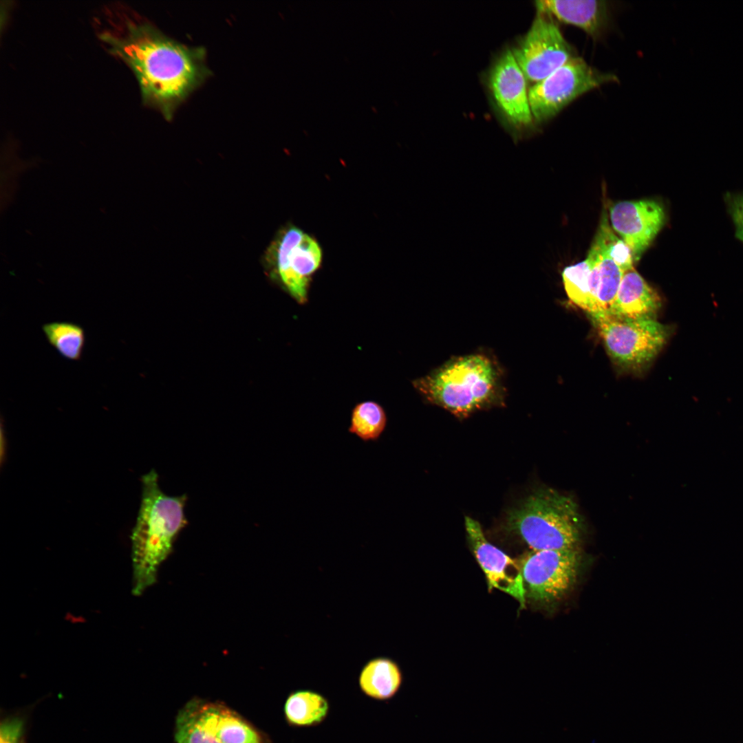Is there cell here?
Masks as SVG:
<instances>
[{"instance_id": "obj_11", "label": "cell", "mask_w": 743, "mask_h": 743, "mask_svg": "<svg viewBox=\"0 0 743 743\" xmlns=\"http://www.w3.org/2000/svg\"><path fill=\"white\" fill-rule=\"evenodd\" d=\"M465 528L469 543L485 574L488 589L499 590L524 605L526 592L519 561L489 543L476 520L466 517Z\"/></svg>"}, {"instance_id": "obj_3", "label": "cell", "mask_w": 743, "mask_h": 743, "mask_svg": "<svg viewBox=\"0 0 743 743\" xmlns=\"http://www.w3.org/2000/svg\"><path fill=\"white\" fill-rule=\"evenodd\" d=\"M142 493L131 533L133 594H141L155 581L158 569L170 554L178 533L187 524L185 495L169 496L155 470L142 477Z\"/></svg>"}, {"instance_id": "obj_19", "label": "cell", "mask_w": 743, "mask_h": 743, "mask_svg": "<svg viewBox=\"0 0 743 743\" xmlns=\"http://www.w3.org/2000/svg\"><path fill=\"white\" fill-rule=\"evenodd\" d=\"M42 331L62 357L72 361L81 358L86 342L82 326L69 321H52L43 324Z\"/></svg>"}, {"instance_id": "obj_4", "label": "cell", "mask_w": 743, "mask_h": 743, "mask_svg": "<svg viewBox=\"0 0 743 743\" xmlns=\"http://www.w3.org/2000/svg\"><path fill=\"white\" fill-rule=\"evenodd\" d=\"M508 526L533 550H564L577 547L583 521L571 497L543 488L510 512Z\"/></svg>"}, {"instance_id": "obj_15", "label": "cell", "mask_w": 743, "mask_h": 743, "mask_svg": "<svg viewBox=\"0 0 743 743\" xmlns=\"http://www.w3.org/2000/svg\"><path fill=\"white\" fill-rule=\"evenodd\" d=\"M587 258L591 263L589 313L609 312L617 294L625 271L610 252L594 239Z\"/></svg>"}, {"instance_id": "obj_2", "label": "cell", "mask_w": 743, "mask_h": 743, "mask_svg": "<svg viewBox=\"0 0 743 743\" xmlns=\"http://www.w3.org/2000/svg\"><path fill=\"white\" fill-rule=\"evenodd\" d=\"M413 385L428 402L459 417L500 405L506 396L499 364L482 352L452 358Z\"/></svg>"}, {"instance_id": "obj_1", "label": "cell", "mask_w": 743, "mask_h": 743, "mask_svg": "<svg viewBox=\"0 0 743 743\" xmlns=\"http://www.w3.org/2000/svg\"><path fill=\"white\" fill-rule=\"evenodd\" d=\"M110 28L100 32V40L131 68L144 104L171 120L211 74L205 50L179 43L137 16L124 14Z\"/></svg>"}, {"instance_id": "obj_8", "label": "cell", "mask_w": 743, "mask_h": 743, "mask_svg": "<svg viewBox=\"0 0 743 743\" xmlns=\"http://www.w3.org/2000/svg\"><path fill=\"white\" fill-rule=\"evenodd\" d=\"M512 52L526 80L535 83L576 56L552 17L540 12Z\"/></svg>"}, {"instance_id": "obj_6", "label": "cell", "mask_w": 743, "mask_h": 743, "mask_svg": "<svg viewBox=\"0 0 743 743\" xmlns=\"http://www.w3.org/2000/svg\"><path fill=\"white\" fill-rule=\"evenodd\" d=\"M616 80L615 75L599 72L574 56L530 88L532 118L539 122L548 120L580 96Z\"/></svg>"}, {"instance_id": "obj_5", "label": "cell", "mask_w": 743, "mask_h": 743, "mask_svg": "<svg viewBox=\"0 0 743 743\" xmlns=\"http://www.w3.org/2000/svg\"><path fill=\"white\" fill-rule=\"evenodd\" d=\"M612 360L623 369L639 371L658 354L672 329L655 319L620 317L609 312L588 313Z\"/></svg>"}, {"instance_id": "obj_18", "label": "cell", "mask_w": 743, "mask_h": 743, "mask_svg": "<svg viewBox=\"0 0 743 743\" xmlns=\"http://www.w3.org/2000/svg\"><path fill=\"white\" fill-rule=\"evenodd\" d=\"M330 711L328 700L321 693L309 689L291 693L284 705L288 722L297 727H312L322 723Z\"/></svg>"}, {"instance_id": "obj_17", "label": "cell", "mask_w": 743, "mask_h": 743, "mask_svg": "<svg viewBox=\"0 0 743 743\" xmlns=\"http://www.w3.org/2000/svg\"><path fill=\"white\" fill-rule=\"evenodd\" d=\"M402 681L401 670L396 661L379 656L367 661L358 677L360 690L376 700H387L398 691Z\"/></svg>"}, {"instance_id": "obj_24", "label": "cell", "mask_w": 743, "mask_h": 743, "mask_svg": "<svg viewBox=\"0 0 743 743\" xmlns=\"http://www.w3.org/2000/svg\"><path fill=\"white\" fill-rule=\"evenodd\" d=\"M22 723L17 719L2 723L0 729L1 743H17L20 736Z\"/></svg>"}, {"instance_id": "obj_7", "label": "cell", "mask_w": 743, "mask_h": 743, "mask_svg": "<svg viewBox=\"0 0 743 743\" xmlns=\"http://www.w3.org/2000/svg\"><path fill=\"white\" fill-rule=\"evenodd\" d=\"M526 596L540 603L561 599L574 584L581 561L577 547L532 550L518 561Z\"/></svg>"}, {"instance_id": "obj_12", "label": "cell", "mask_w": 743, "mask_h": 743, "mask_svg": "<svg viewBox=\"0 0 743 743\" xmlns=\"http://www.w3.org/2000/svg\"><path fill=\"white\" fill-rule=\"evenodd\" d=\"M526 78L512 51L506 50L492 67L489 76L493 98L513 125L526 126L532 121Z\"/></svg>"}, {"instance_id": "obj_10", "label": "cell", "mask_w": 743, "mask_h": 743, "mask_svg": "<svg viewBox=\"0 0 743 743\" xmlns=\"http://www.w3.org/2000/svg\"><path fill=\"white\" fill-rule=\"evenodd\" d=\"M609 211L611 227L628 246L634 261L666 223L663 205L653 200L622 201L612 205Z\"/></svg>"}, {"instance_id": "obj_13", "label": "cell", "mask_w": 743, "mask_h": 743, "mask_svg": "<svg viewBox=\"0 0 743 743\" xmlns=\"http://www.w3.org/2000/svg\"><path fill=\"white\" fill-rule=\"evenodd\" d=\"M201 727L219 743H266L258 731L230 709L194 700Z\"/></svg>"}, {"instance_id": "obj_23", "label": "cell", "mask_w": 743, "mask_h": 743, "mask_svg": "<svg viewBox=\"0 0 743 743\" xmlns=\"http://www.w3.org/2000/svg\"><path fill=\"white\" fill-rule=\"evenodd\" d=\"M736 238L743 244V192H727L724 196Z\"/></svg>"}, {"instance_id": "obj_21", "label": "cell", "mask_w": 743, "mask_h": 743, "mask_svg": "<svg viewBox=\"0 0 743 743\" xmlns=\"http://www.w3.org/2000/svg\"><path fill=\"white\" fill-rule=\"evenodd\" d=\"M591 263L585 260L563 270L562 279L566 292L570 299L588 313L591 311L590 297Z\"/></svg>"}, {"instance_id": "obj_16", "label": "cell", "mask_w": 743, "mask_h": 743, "mask_svg": "<svg viewBox=\"0 0 743 743\" xmlns=\"http://www.w3.org/2000/svg\"><path fill=\"white\" fill-rule=\"evenodd\" d=\"M661 306L658 293L633 268L624 272L609 312L633 319H654Z\"/></svg>"}, {"instance_id": "obj_14", "label": "cell", "mask_w": 743, "mask_h": 743, "mask_svg": "<svg viewBox=\"0 0 743 743\" xmlns=\"http://www.w3.org/2000/svg\"><path fill=\"white\" fill-rule=\"evenodd\" d=\"M538 12L581 29L593 38L603 31L608 21V6L596 0H543L535 2Z\"/></svg>"}, {"instance_id": "obj_20", "label": "cell", "mask_w": 743, "mask_h": 743, "mask_svg": "<svg viewBox=\"0 0 743 743\" xmlns=\"http://www.w3.org/2000/svg\"><path fill=\"white\" fill-rule=\"evenodd\" d=\"M387 423V414L380 405L364 401L353 408L348 431L365 442H376L385 431Z\"/></svg>"}, {"instance_id": "obj_9", "label": "cell", "mask_w": 743, "mask_h": 743, "mask_svg": "<svg viewBox=\"0 0 743 743\" xmlns=\"http://www.w3.org/2000/svg\"><path fill=\"white\" fill-rule=\"evenodd\" d=\"M269 253L287 290L299 303H305L310 277L321 261L319 244L301 230L291 226L277 237Z\"/></svg>"}, {"instance_id": "obj_22", "label": "cell", "mask_w": 743, "mask_h": 743, "mask_svg": "<svg viewBox=\"0 0 743 743\" xmlns=\"http://www.w3.org/2000/svg\"><path fill=\"white\" fill-rule=\"evenodd\" d=\"M175 740L177 743H219L198 723L194 701L186 704L177 716Z\"/></svg>"}]
</instances>
